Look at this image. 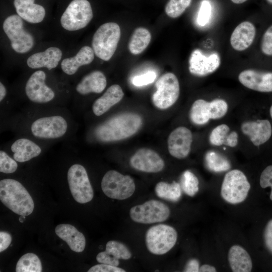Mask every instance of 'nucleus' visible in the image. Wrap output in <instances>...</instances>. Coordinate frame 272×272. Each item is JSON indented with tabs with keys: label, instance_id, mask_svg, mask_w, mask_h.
Masks as SVG:
<instances>
[{
	"label": "nucleus",
	"instance_id": "48",
	"mask_svg": "<svg viewBox=\"0 0 272 272\" xmlns=\"http://www.w3.org/2000/svg\"><path fill=\"white\" fill-rule=\"evenodd\" d=\"M231 2L235 4H241L245 3L247 0H231Z\"/></svg>",
	"mask_w": 272,
	"mask_h": 272
},
{
	"label": "nucleus",
	"instance_id": "16",
	"mask_svg": "<svg viewBox=\"0 0 272 272\" xmlns=\"http://www.w3.org/2000/svg\"><path fill=\"white\" fill-rule=\"evenodd\" d=\"M130 164L135 170L148 173L160 172L165 166L163 160L157 152L146 148L138 150L131 157Z\"/></svg>",
	"mask_w": 272,
	"mask_h": 272
},
{
	"label": "nucleus",
	"instance_id": "17",
	"mask_svg": "<svg viewBox=\"0 0 272 272\" xmlns=\"http://www.w3.org/2000/svg\"><path fill=\"white\" fill-rule=\"evenodd\" d=\"M192 142V134L191 131L184 126L178 127L168 137V151L171 156L176 158L184 159L190 153Z\"/></svg>",
	"mask_w": 272,
	"mask_h": 272
},
{
	"label": "nucleus",
	"instance_id": "5",
	"mask_svg": "<svg viewBox=\"0 0 272 272\" xmlns=\"http://www.w3.org/2000/svg\"><path fill=\"white\" fill-rule=\"evenodd\" d=\"M250 188V184L243 172L238 169H234L225 175L221 194L227 202L238 204L246 199Z\"/></svg>",
	"mask_w": 272,
	"mask_h": 272
},
{
	"label": "nucleus",
	"instance_id": "8",
	"mask_svg": "<svg viewBox=\"0 0 272 272\" xmlns=\"http://www.w3.org/2000/svg\"><path fill=\"white\" fill-rule=\"evenodd\" d=\"M93 17L90 2L87 0H73L69 5L60 18L64 29L77 31L86 27Z\"/></svg>",
	"mask_w": 272,
	"mask_h": 272
},
{
	"label": "nucleus",
	"instance_id": "4",
	"mask_svg": "<svg viewBox=\"0 0 272 272\" xmlns=\"http://www.w3.org/2000/svg\"><path fill=\"white\" fill-rule=\"evenodd\" d=\"M177 240V233L172 227L158 224L150 228L145 237L148 250L155 255H163L169 251Z\"/></svg>",
	"mask_w": 272,
	"mask_h": 272
},
{
	"label": "nucleus",
	"instance_id": "47",
	"mask_svg": "<svg viewBox=\"0 0 272 272\" xmlns=\"http://www.w3.org/2000/svg\"><path fill=\"white\" fill-rule=\"evenodd\" d=\"M7 95V90L4 85L0 83V102H2Z\"/></svg>",
	"mask_w": 272,
	"mask_h": 272
},
{
	"label": "nucleus",
	"instance_id": "9",
	"mask_svg": "<svg viewBox=\"0 0 272 272\" xmlns=\"http://www.w3.org/2000/svg\"><path fill=\"white\" fill-rule=\"evenodd\" d=\"M156 91L153 94L152 101L159 109H166L172 106L177 100L180 94V86L177 77L172 73H167L157 81Z\"/></svg>",
	"mask_w": 272,
	"mask_h": 272
},
{
	"label": "nucleus",
	"instance_id": "41",
	"mask_svg": "<svg viewBox=\"0 0 272 272\" xmlns=\"http://www.w3.org/2000/svg\"><path fill=\"white\" fill-rule=\"evenodd\" d=\"M260 185L263 188L267 187L271 188L269 197L272 200V165L267 166L261 172L260 177Z\"/></svg>",
	"mask_w": 272,
	"mask_h": 272
},
{
	"label": "nucleus",
	"instance_id": "33",
	"mask_svg": "<svg viewBox=\"0 0 272 272\" xmlns=\"http://www.w3.org/2000/svg\"><path fill=\"white\" fill-rule=\"evenodd\" d=\"M42 264L38 256L34 253H28L22 256L18 261L16 272H41Z\"/></svg>",
	"mask_w": 272,
	"mask_h": 272
},
{
	"label": "nucleus",
	"instance_id": "30",
	"mask_svg": "<svg viewBox=\"0 0 272 272\" xmlns=\"http://www.w3.org/2000/svg\"><path fill=\"white\" fill-rule=\"evenodd\" d=\"M151 39L150 31L143 27L134 30L128 44L131 53L138 55L143 52L149 45Z\"/></svg>",
	"mask_w": 272,
	"mask_h": 272
},
{
	"label": "nucleus",
	"instance_id": "28",
	"mask_svg": "<svg viewBox=\"0 0 272 272\" xmlns=\"http://www.w3.org/2000/svg\"><path fill=\"white\" fill-rule=\"evenodd\" d=\"M94 56L93 48L88 46H84L75 56L62 60L61 62V70L65 74L73 75L80 66L91 63L94 60Z\"/></svg>",
	"mask_w": 272,
	"mask_h": 272
},
{
	"label": "nucleus",
	"instance_id": "24",
	"mask_svg": "<svg viewBox=\"0 0 272 272\" xmlns=\"http://www.w3.org/2000/svg\"><path fill=\"white\" fill-rule=\"evenodd\" d=\"M55 232L58 237L67 244L72 250L79 253L85 249V237L74 226L66 224H59L55 227Z\"/></svg>",
	"mask_w": 272,
	"mask_h": 272
},
{
	"label": "nucleus",
	"instance_id": "20",
	"mask_svg": "<svg viewBox=\"0 0 272 272\" xmlns=\"http://www.w3.org/2000/svg\"><path fill=\"white\" fill-rule=\"evenodd\" d=\"M132 254L128 248L123 243L114 240L108 241L106 245L105 251L99 253L96 260L100 263L118 266L120 259L127 260Z\"/></svg>",
	"mask_w": 272,
	"mask_h": 272
},
{
	"label": "nucleus",
	"instance_id": "37",
	"mask_svg": "<svg viewBox=\"0 0 272 272\" xmlns=\"http://www.w3.org/2000/svg\"><path fill=\"white\" fill-rule=\"evenodd\" d=\"M14 158H11L3 150L0 151V172L10 174L15 172L18 168V164Z\"/></svg>",
	"mask_w": 272,
	"mask_h": 272
},
{
	"label": "nucleus",
	"instance_id": "40",
	"mask_svg": "<svg viewBox=\"0 0 272 272\" xmlns=\"http://www.w3.org/2000/svg\"><path fill=\"white\" fill-rule=\"evenodd\" d=\"M157 77L156 73L154 71H149L144 74L134 77L132 83L137 87L146 86L153 83Z\"/></svg>",
	"mask_w": 272,
	"mask_h": 272
},
{
	"label": "nucleus",
	"instance_id": "36",
	"mask_svg": "<svg viewBox=\"0 0 272 272\" xmlns=\"http://www.w3.org/2000/svg\"><path fill=\"white\" fill-rule=\"evenodd\" d=\"M192 0H169L165 11L169 17L176 18L181 16L189 6Z\"/></svg>",
	"mask_w": 272,
	"mask_h": 272
},
{
	"label": "nucleus",
	"instance_id": "50",
	"mask_svg": "<svg viewBox=\"0 0 272 272\" xmlns=\"http://www.w3.org/2000/svg\"><path fill=\"white\" fill-rule=\"evenodd\" d=\"M269 114H270L271 118H272V105L271 106L269 109Z\"/></svg>",
	"mask_w": 272,
	"mask_h": 272
},
{
	"label": "nucleus",
	"instance_id": "27",
	"mask_svg": "<svg viewBox=\"0 0 272 272\" xmlns=\"http://www.w3.org/2000/svg\"><path fill=\"white\" fill-rule=\"evenodd\" d=\"M107 80L104 74L100 71H94L85 76L76 87V91L81 95L91 93H101L105 89Z\"/></svg>",
	"mask_w": 272,
	"mask_h": 272
},
{
	"label": "nucleus",
	"instance_id": "49",
	"mask_svg": "<svg viewBox=\"0 0 272 272\" xmlns=\"http://www.w3.org/2000/svg\"><path fill=\"white\" fill-rule=\"evenodd\" d=\"M25 218H26V216H21L20 217L19 219V221L21 223H23L25 221Z\"/></svg>",
	"mask_w": 272,
	"mask_h": 272
},
{
	"label": "nucleus",
	"instance_id": "26",
	"mask_svg": "<svg viewBox=\"0 0 272 272\" xmlns=\"http://www.w3.org/2000/svg\"><path fill=\"white\" fill-rule=\"evenodd\" d=\"M35 0H14V5L18 15L30 23L42 22L45 16L43 7L34 3Z\"/></svg>",
	"mask_w": 272,
	"mask_h": 272
},
{
	"label": "nucleus",
	"instance_id": "46",
	"mask_svg": "<svg viewBox=\"0 0 272 272\" xmlns=\"http://www.w3.org/2000/svg\"><path fill=\"white\" fill-rule=\"evenodd\" d=\"M199 271L200 272H215L216 271V269L214 266L212 265L205 264L200 266Z\"/></svg>",
	"mask_w": 272,
	"mask_h": 272
},
{
	"label": "nucleus",
	"instance_id": "1",
	"mask_svg": "<svg viewBox=\"0 0 272 272\" xmlns=\"http://www.w3.org/2000/svg\"><path fill=\"white\" fill-rule=\"evenodd\" d=\"M143 123L141 116L124 112L112 116L99 124L94 131L97 140L103 143L120 141L135 134Z\"/></svg>",
	"mask_w": 272,
	"mask_h": 272
},
{
	"label": "nucleus",
	"instance_id": "15",
	"mask_svg": "<svg viewBox=\"0 0 272 272\" xmlns=\"http://www.w3.org/2000/svg\"><path fill=\"white\" fill-rule=\"evenodd\" d=\"M221 64V58L217 52L208 55L200 50L192 51L189 59V71L196 76L204 77L215 72Z\"/></svg>",
	"mask_w": 272,
	"mask_h": 272
},
{
	"label": "nucleus",
	"instance_id": "12",
	"mask_svg": "<svg viewBox=\"0 0 272 272\" xmlns=\"http://www.w3.org/2000/svg\"><path fill=\"white\" fill-rule=\"evenodd\" d=\"M67 179L71 192L76 201L85 203L93 199V189L83 166L79 164L71 166L67 171Z\"/></svg>",
	"mask_w": 272,
	"mask_h": 272
},
{
	"label": "nucleus",
	"instance_id": "44",
	"mask_svg": "<svg viewBox=\"0 0 272 272\" xmlns=\"http://www.w3.org/2000/svg\"><path fill=\"white\" fill-rule=\"evenodd\" d=\"M12 241L11 235L5 231L0 232V252L6 250L10 245Z\"/></svg>",
	"mask_w": 272,
	"mask_h": 272
},
{
	"label": "nucleus",
	"instance_id": "51",
	"mask_svg": "<svg viewBox=\"0 0 272 272\" xmlns=\"http://www.w3.org/2000/svg\"><path fill=\"white\" fill-rule=\"evenodd\" d=\"M266 1L268 4L272 5V0H266Z\"/></svg>",
	"mask_w": 272,
	"mask_h": 272
},
{
	"label": "nucleus",
	"instance_id": "34",
	"mask_svg": "<svg viewBox=\"0 0 272 272\" xmlns=\"http://www.w3.org/2000/svg\"><path fill=\"white\" fill-rule=\"evenodd\" d=\"M180 184L184 193L190 196H193L199 189L198 179L189 170H186L182 174Z\"/></svg>",
	"mask_w": 272,
	"mask_h": 272
},
{
	"label": "nucleus",
	"instance_id": "32",
	"mask_svg": "<svg viewBox=\"0 0 272 272\" xmlns=\"http://www.w3.org/2000/svg\"><path fill=\"white\" fill-rule=\"evenodd\" d=\"M205 161L207 167L214 172L226 171L231 168L229 160L222 155L214 151H208L206 154Z\"/></svg>",
	"mask_w": 272,
	"mask_h": 272
},
{
	"label": "nucleus",
	"instance_id": "25",
	"mask_svg": "<svg viewBox=\"0 0 272 272\" xmlns=\"http://www.w3.org/2000/svg\"><path fill=\"white\" fill-rule=\"evenodd\" d=\"M13 158L17 162L23 163L35 158L41 153L42 149L36 143L22 138L16 140L11 146Z\"/></svg>",
	"mask_w": 272,
	"mask_h": 272
},
{
	"label": "nucleus",
	"instance_id": "14",
	"mask_svg": "<svg viewBox=\"0 0 272 272\" xmlns=\"http://www.w3.org/2000/svg\"><path fill=\"white\" fill-rule=\"evenodd\" d=\"M46 74L39 70L33 73L27 80L25 91L30 101L38 104L47 103L55 97L54 91L45 83Z\"/></svg>",
	"mask_w": 272,
	"mask_h": 272
},
{
	"label": "nucleus",
	"instance_id": "7",
	"mask_svg": "<svg viewBox=\"0 0 272 272\" xmlns=\"http://www.w3.org/2000/svg\"><path fill=\"white\" fill-rule=\"evenodd\" d=\"M101 188L108 197L124 200L130 197L135 189L133 179L129 175H124L117 171L107 172L102 178Z\"/></svg>",
	"mask_w": 272,
	"mask_h": 272
},
{
	"label": "nucleus",
	"instance_id": "10",
	"mask_svg": "<svg viewBox=\"0 0 272 272\" xmlns=\"http://www.w3.org/2000/svg\"><path fill=\"white\" fill-rule=\"evenodd\" d=\"M68 129V123L64 117L53 115L38 118L30 126L32 134L35 138L44 140L59 139Z\"/></svg>",
	"mask_w": 272,
	"mask_h": 272
},
{
	"label": "nucleus",
	"instance_id": "18",
	"mask_svg": "<svg viewBox=\"0 0 272 272\" xmlns=\"http://www.w3.org/2000/svg\"><path fill=\"white\" fill-rule=\"evenodd\" d=\"M238 80L249 89L260 92H272V72L247 69L239 74Z\"/></svg>",
	"mask_w": 272,
	"mask_h": 272
},
{
	"label": "nucleus",
	"instance_id": "42",
	"mask_svg": "<svg viewBox=\"0 0 272 272\" xmlns=\"http://www.w3.org/2000/svg\"><path fill=\"white\" fill-rule=\"evenodd\" d=\"M124 269L107 264L100 263L91 267L88 272H125Z\"/></svg>",
	"mask_w": 272,
	"mask_h": 272
},
{
	"label": "nucleus",
	"instance_id": "35",
	"mask_svg": "<svg viewBox=\"0 0 272 272\" xmlns=\"http://www.w3.org/2000/svg\"><path fill=\"white\" fill-rule=\"evenodd\" d=\"M229 131L230 128L227 124H222L216 126L210 134V144L216 146L223 145L227 146L230 134Z\"/></svg>",
	"mask_w": 272,
	"mask_h": 272
},
{
	"label": "nucleus",
	"instance_id": "2",
	"mask_svg": "<svg viewBox=\"0 0 272 272\" xmlns=\"http://www.w3.org/2000/svg\"><path fill=\"white\" fill-rule=\"evenodd\" d=\"M0 199L8 209L20 216L30 215L34 208L33 200L27 189L15 179L1 180Z\"/></svg>",
	"mask_w": 272,
	"mask_h": 272
},
{
	"label": "nucleus",
	"instance_id": "29",
	"mask_svg": "<svg viewBox=\"0 0 272 272\" xmlns=\"http://www.w3.org/2000/svg\"><path fill=\"white\" fill-rule=\"evenodd\" d=\"M228 261L234 272H249L252 268L251 257L247 251L240 245L232 246L228 252Z\"/></svg>",
	"mask_w": 272,
	"mask_h": 272
},
{
	"label": "nucleus",
	"instance_id": "6",
	"mask_svg": "<svg viewBox=\"0 0 272 272\" xmlns=\"http://www.w3.org/2000/svg\"><path fill=\"white\" fill-rule=\"evenodd\" d=\"M22 19L18 15H12L5 20L3 25L12 48L19 53L28 52L34 44L33 36L24 29Z\"/></svg>",
	"mask_w": 272,
	"mask_h": 272
},
{
	"label": "nucleus",
	"instance_id": "19",
	"mask_svg": "<svg viewBox=\"0 0 272 272\" xmlns=\"http://www.w3.org/2000/svg\"><path fill=\"white\" fill-rule=\"evenodd\" d=\"M241 129L257 147L268 141L272 134L271 124L267 119L245 121L241 124Z\"/></svg>",
	"mask_w": 272,
	"mask_h": 272
},
{
	"label": "nucleus",
	"instance_id": "38",
	"mask_svg": "<svg viewBox=\"0 0 272 272\" xmlns=\"http://www.w3.org/2000/svg\"><path fill=\"white\" fill-rule=\"evenodd\" d=\"M212 7L207 0L202 1L197 16V23L201 26H204L208 23L211 16Z\"/></svg>",
	"mask_w": 272,
	"mask_h": 272
},
{
	"label": "nucleus",
	"instance_id": "3",
	"mask_svg": "<svg viewBox=\"0 0 272 272\" xmlns=\"http://www.w3.org/2000/svg\"><path fill=\"white\" fill-rule=\"evenodd\" d=\"M120 35V28L117 23L107 22L101 25L92 38L95 54L103 60H109L116 50Z\"/></svg>",
	"mask_w": 272,
	"mask_h": 272
},
{
	"label": "nucleus",
	"instance_id": "43",
	"mask_svg": "<svg viewBox=\"0 0 272 272\" xmlns=\"http://www.w3.org/2000/svg\"><path fill=\"white\" fill-rule=\"evenodd\" d=\"M263 237L266 247L272 253V219L268 222L265 226Z\"/></svg>",
	"mask_w": 272,
	"mask_h": 272
},
{
	"label": "nucleus",
	"instance_id": "11",
	"mask_svg": "<svg viewBox=\"0 0 272 272\" xmlns=\"http://www.w3.org/2000/svg\"><path fill=\"white\" fill-rule=\"evenodd\" d=\"M228 108L227 103L221 99H216L211 102L198 99L191 107L189 117L194 124L203 125L210 119H217L224 116Z\"/></svg>",
	"mask_w": 272,
	"mask_h": 272
},
{
	"label": "nucleus",
	"instance_id": "45",
	"mask_svg": "<svg viewBox=\"0 0 272 272\" xmlns=\"http://www.w3.org/2000/svg\"><path fill=\"white\" fill-rule=\"evenodd\" d=\"M199 262L196 258L190 259L186 263L183 271L198 272L199 270Z\"/></svg>",
	"mask_w": 272,
	"mask_h": 272
},
{
	"label": "nucleus",
	"instance_id": "21",
	"mask_svg": "<svg viewBox=\"0 0 272 272\" xmlns=\"http://www.w3.org/2000/svg\"><path fill=\"white\" fill-rule=\"evenodd\" d=\"M255 35V26L249 21L242 22L232 33L230 40L231 45L236 51H244L252 44Z\"/></svg>",
	"mask_w": 272,
	"mask_h": 272
},
{
	"label": "nucleus",
	"instance_id": "31",
	"mask_svg": "<svg viewBox=\"0 0 272 272\" xmlns=\"http://www.w3.org/2000/svg\"><path fill=\"white\" fill-rule=\"evenodd\" d=\"M181 189L180 183L175 181L171 183L159 182L155 188V193L158 197L172 202H176L180 199Z\"/></svg>",
	"mask_w": 272,
	"mask_h": 272
},
{
	"label": "nucleus",
	"instance_id": "23",
	"mask_svg": "<svg viewBox=\"0 0 272 272\" xmlns=\"http://www.w3.org/2000/svg\"><path fill=\"white\" fill-rule=\"evenodd\" d=\"M124 93L121 87L117 84L110 86L105 93L96 99L93 105L92 111L96 116H101L113 106L121 101Z\"/></svg>",
	"mask_w": 272,
	"mask_h": 272
},
{
	"label": "nucleus",
	"instance_id": "22",
	"mask_svg": "<svg viewBox=\"0 0 272 272\" xmlns=\"http://www.w3.org/2000/svg\"><path fill=\"white\" fill-rule=\"evenodd\" d=\"M62 51L58 47L52 46L44 51L33 54L27 60L28 66L31 69L46 67L48 70L55 68L61 57Z\"/></svg>",
	"mask_w": 272,
	"mask_h": 272
},
{
	"label": "nucleus",
	"instance_id": "13",
	"mask_svg": "<svg viewBox=\"0 0 272 272\" xmlns=\"http://www.w3.org/2000/svg\"><path fill=\"white\" fill-rule=\"evenodd\" d=\"M170 214V209L166 205L155 199L135 206L129 211L130 217L133 221L145 224L164 222Z\"/></svg>",
	"mask_w": 272,
	"mask_h": 272
},
{
	"label": "nucleus",
	"instance_id": "39",
	"mask_svg": "<svg viewBox=\"0 0 272 272\" xmlns=\"http://www.w3.org/2000/svg\"><path fill=\"white\" fill-rule=\"evenodd\" d=\"M260 49L264 55L272 56V25L265 30L262 36Z\"/></svg>",
	"mask_w": 272,
	"mask_h": 272
}]
</instances>
